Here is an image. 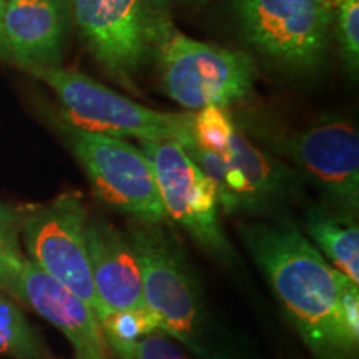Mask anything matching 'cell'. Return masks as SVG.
I'll return each instance as SVG.
<instances>
[{"label": "cell", "mask_w": 359, "mask_h": 359, "mask_svg": "<svg viewBox=\"0 0 359 359\" xmlns=\"http://www.w3.org/2000/svg\"><path fill=\"white\" fill-rule=\"evenodd\" d=\"M238 233L314 359H358V283L327 262L288 217L251 219Z\"/></svg>", "instance_id": "obj_1"}, {"label": "cell", "mask_w": 359, "mask_h": 359, "mask_svg": "<svg viewBox=\"0 0 359 359\" xmlns=\"http://www.w3.org/2000/svg\"><path fill=\"white\" fill-rule=\"evenodd\" d=\"M127 233L140 262L145 304L161 331L198 359H230L178 236L167 223L130 222Z\"/></svg>", "instance_id": "obj_2"}, {"label": "cell", "mask_w": 359, "mask_h": 359, "mask_svg": "<svg viewBox=\"0 0 359 359\" xmlns=\"http://www.w3.org/2000/svg\"><path fill=\"white\" fill-rule=\"evenodd\" d=\"M150 53L156 58L167 95L185 109H228L253 92L257 67L248 53L190 39L167 12L155 15Z\"/></svg>", "instance_id": "obj_3"}, {"label": "cell", "mask_w": 359, "mask_h": 359, "mask_svg": "<svg viewBox=\"0 0 359 359\" xmlns=\"http://www.w3.org/2000/svg\"><path fill=\"white\" fill-rule=\"evenodd\" d=\"M255 135L321 193L323 203L358 217L359 133L351 118L325 116L302 130Z\"/></svg>", "instance_id": "obj_4"}, {"label": "cell", "mask_w": 359, "mask_h": 359, "mask_svg": "<svg viewBox=\"0 0 359 359\" xmlns=\"http://www.w3.org/2000/svg\"><path fill=\"white\" fill-rule=\"evenodd\" d=\"M62 105V122L85 132L138 142L177 140L188 114H165L120 95L80 72L55 67L30 69Z\"/></svg>", "instance_id": "obj_5"}, {"label": "cell", "mask_w": 359, "mask_h": 359, "mask_svg": "<svg viewBox=\"0 0 359 359\" xmlns=\"http://www.w3.org/2000/svg\"><path fill=\"white\" fill-rule=\"evenodd\" d=\"M60 130L100 203L127 215L132 222H168L154 168L142 148L123 138L85 132L64 122Z\"/></svg>", "instance_id": "obj_6"}, {"label": "cell", "mask_w": 359, "mask_h": 359, "mask_svg": "<svg viewBox=\"0 0 359 359\" xmlns=\"http://www.w3.org/2000/svg\"><path fill=\"white\" fill-rule=\"evenodd\" d=\"M88 208L82 193L67 191L48 203L32 206L20 223L27 258L79 296L97 316H105L90 269L87 248Z\"/></svg>", "instance_id": "obj_7"}, {"label": "cell", "mask_w": 359, "mask_h": 359, "mask_svg": "<svg viewBox=\"0 0 359 359\" xmlns=\"http://www.w3.org/2000/svg\"><path fill=\"white\" fill-rule=\"evenodd\" d=\"M245 39L291 70H311L330 47L334 8L330 0H231Z\"/></svg>", "instance_id": "obj_8"}, {"label": "cell", "mask_w": 359, "mask_h": 359, "mask_svg": "<svg viewBox=\"0 0 359 359\" xmlns=\"http://www.w3.org/2000/svg\"><path fill=\"white\" fill-rule=\"evenodd\" d=\"M154 168L167 218L190 235L217 262L238 259L219 219L217 188L175 140L140 142Z\"/></svg>", "instance_id": "obj_9"}, {"label": "cell", "mask_w": 359, "mask_h": 359, "mask_svg": "<svg viewBox=\"0 0 359 359\" xmlns=\"http://www.w3.org/2000/svg\"><path fill=\"white\" fill-rule=\"evenodd\" d=\"M70 19L90 52L115 80L132 87L150 55L151 29L160 11L150 0H67Z\"/></svg>", "instance_id": "obj_10"}, {"label": "cell", "mask_w": 359, "mask_h": 359, "mask_svg": "<svg viewBox=\"0 0 359 359\" xmlns=\"http://www.w3.org/2000/svg\"><path fill=\"white\" fill-rule=\"evenodd\" d=\"M2 291L55 326L69 339L75 359H111L92 309L27 257L13 269Z\"/></svg>", "instance_id": "obj_11"}, {"label": "cell", "mask_w": 359, "mask_h": 359, "mask_svg": "<svg viewBox=\"0 0 359 359\" xmlns=\"http://www.w3.org/2000/svg\"><path fill=\"white\" fill-rule=\"evenodd\" d=\"M228 160L243 182L240 215L257 219L283 218L291 205L304 198L299 173L266 148L258 147L238 123Z\"/></svg>", "instance_id": "obj_12"}, {"label": "cell", "mask_w": 359, "mask_h": 359, "mask_svg": "<svg viewBox=\"0 0 359 359\" xmlns=\"http://www.w3.org/2000/svg\"><path fill=\"white\" fill-rule=\"evenodd\" d=\"M70 20L67 0H7L2 15L4 58L27 70L58 65Z\"/></svg>", "instance_id": "obj_13"}, {"label": "cell", "mask_w": 359, "mask_h": 359, "mask_svg": "<svg viewBox=\"0 0 359 359\" xmlns=\"http://www.w3.org/2000/svg\"><path fill=\"white\" fill-rule=\"evenodd\" d=\"M85 233L93 286L105 314L145 309L140 262L127 230L95 215L88 217Z\"/></svg>", "instance_id": "obj_14"}, {"label": "cell", "mask_w": 359, "mask_h": 359, "mask_svg": "<svg viewBox=\"0 0 359 359\" xmlns=\"http://www.w3.org/2000/svg\"><path fill=\"white\" fill-rule=\"evenodd\" d=\"M356 215L326 203L311 205L304 212L303 235L327 262L359 283V224Z\"/></svg>", "instance_id": "obj_15"}, {"label": "cell", "mask_w": 359, "mask_h": 359, "mask_svg": "<svg viewBox=\"0 0 359 359\" xmlns=\"http://www.w3.org/2000/svg\"><path fill=\"white\" fill-rule=\"evenodd\" d=\"M0 354L15 359H43L42 339L8 294L0 290Z\"/></svg>", "instance_id": "obj_16"}, {"label": "cell", "mask_w": 359, "mask_h": 359, "mask_svg": "<svg viewBox=\"0 0 359 359\" xmlns=\"http://www.w3.org/2000/svg\"><path fill=\"white\" fill-rule=\"evenodd\" d=\"M235 130L236 122L230 110L224 107L210 105L193 114L191 132L196 143L223 158H228L230 155Z\"/></svg>", "instance_id": "obj_17"}, {"label": "cell", "mask_w": 359, "mask_h": 359, "mask_svg": "<svg viewBox=\"0 0 359 359\" xmlns=\"http://www.w3.org/2000/svg\"><path fill=\"white\" fill-rule=\"evenodd\" d=\"M103 338L107 348L111 344L135 343L145 334L160 330V321L150 309H137V311L107 313L100 321Z\"/></svg>", "instance_id": "obj_18"}, {"label": "cell", "mask_w": 359, "mask_h": 359, "mask_svg": "<svg viewBox=\"0 0 359 359\" xmlns=\"http://www.w3.org/2000/svg\"><path fill=\"white\" fill-rule=\"evenodd\" d=\"M109 351L115 359H191L173 338L156 330L135 343L111 344Z\"/></svg>", "instance_id": "obj_19"}, {"label": "cell", "mask_w": 359, "mask_h": 359, "mask_svg": "<svg viewBox=\"0 0 359 359\" xmlns=\"http://www.w3.org/2000/svg\"><path fill=\"white\" fill-rule=\"evenodd\" d=\"M336 39L341 47V55L351 74L359 69V4L349 2L336 8Z\"/></svg>", "instance_id": "obj_20"}, {"label": "cell", "mask_w": 359, "mask_h": 359, "mask_svg": "<svg viewBox=\"0 0 359 359\" xmlns=\"http://www.w3.org/2000/svg\"><path fill=\"white\" fill-rule=\"evenodd\" d=\"M24 257L20 250V224L0 223V290Z\"/></svg>", "instance_id": "obj_21"}, {"label": "cell", "mask_w": 359, "mask_h": 359, "mask_svg": "<svg viewBox=\"0 0 359 359\" xmlns=\"http://www.w3.org/2000/svg\"><path fill=\"white\" fill-rule=\"evenodd\" d=\"M27 210L29 208L6 203V201H0V223L20 224L22 219L25 217Z\"/></svg>", "instance_id": "obj_22"}, {"label": "cell", "mask_w": 359, "mask_h": 359, "mask_svg": "<svg viewBox=\"0 0 359 359\" xmlns=\"http://www.w3.org/2000/svg\"><path fill=\"white\" fill-rule=\"evenodd\" d=\"M150 2L156 11L167 12V8L173 6V4H205L208 0H150Z\"/></svg>", "instance_id": "obj_23"}, {"label": "cell", "mask_w": 359, "mask_h": 359, "mask_svg": "<svg viewBox=\"0 0 359 359\" xmlns=\"http://www.w3.org/2000/svg\"><path fill=\"white\" fill-rule=\"evenodd\" d=\"M7 0H0V58H4V45H2V15L6 8Z\"/></svg>", "instance_id": "obj_24"}, {"label": "cell", "mask_w": 359, "mask_h": 359, "mask_svg": "<svg viewBox=\"0 0 359 359\" xmlns=\"http://www.w3.org/2000/svg\"><path fill=\"white\" fill-rule=\"evenodd\" d=\"M349 2H358V0H330V4H331V7L334 8H338V7H341V6H344V4H349Z\"/></svg>", "instance_id": "obj_25"}]
</instances>
